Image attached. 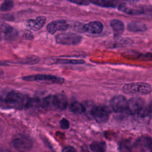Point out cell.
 <instances>
[{"label":"cell","mask_w":152,"mask_h":152,"mask_svg":"<svg viewBox=\"0 0 152 152\" xmlns=\"http://www.w3.org/2000/svg\"><path fill=\"white\" fill-rule=\"evenodd\" d=\"M90 148L94 152H105L106 144L104 141H94L90 145Z\"/></svg>","instance_id":"cell-18"},{"label":"cell","mask_w":152,"mask_h":152,"mask_svg":"<svg viewBox=\"0 0 152 152\" xmlns=\"http://www.w3.org/2000/svg\"><path fill=\"white\" fill-rule=\"evenodd\" d=\"M42 104L46 109L64 110L68 106V100L64 94L49 95L43 99Z\"/></svg>","instance_id":"cell-3"},{"label":"cell","mask_w":152,"mask_h":152,"mask_svg":"<svg viewBox=\"0 0 152 152\" xmlns=\"http://www.w3.org/2000/svg\"><path fill=\"white\" fill-rule=\"evenodd\" d=\"M24 80L28 81H36L38 82H43L48 84H62L64 79L52 75L38 74L36 75H28L22 78Z\"/></svg>","instance_id":"cell-7"},{"label":"cell","mask_w":152,"mask_h":152,"mask_svg":"<svg viewBox=\"0 0 152 152\" xmlns=\"http://www.w3.org/2000/svg\"><path fill=\"white\" fill-rule=\"evenodd\" d=\"M122 90L126 94L145 95L151 91V87L149 84L144 82L129 83L124 84Z\"/></svg>","instance_id":"cell-4"},{"label":"cell","mask_w":152,"mask_h":152,"mask_svg":"<svg viewBox=\"0 0 152 152\" xmlns=\"http://www.w3.org/2000/svg\"><path fill=\"white\" fill-rule=\"evenodd\" d=\"M90 114L97 122L105 123L109 119L110 110L106 106H95L91 109Z\"/></svg>","instance_id":"cell-8"},{"label":"cell","mask_w":152,"mask_h":152,"mask_svg":"<svg viewBox=\"0 0 152 152\" xmlns=\"http://www.w3.org/2000/svg\"><path fill=\"white\" fill-rule=\"evenodd\" d=\"M13 7V2L12 0H5L0 7L1 11H7L10 10Z\"/></svg>","instance_id":"cell-23"},{"label":"cell","mask_w":152,"mask_h":152,"mask_svg":"<svg viewBox=\"0 0 152 152\" xmlns=\"http://www.w3.org/2000/svg\"><path fill=\"white\" fill-rule=\"evenodd\" d=\"M68 28V24L64 20L53 21L49 23L46 27L48 31L50 34H54L57 31H65Z\"/></svg>","instance_id":"cell-11"},{"label":"cell","mask_w":152,"mask_h":152,"mask_svg":"<svg viewBox=\"0 0 152 152\" xmlns=\"http://www.w3.org/2000/svg\"><path fill=\"white\" fill-rule=\"evenodd\" d=\"M110 105L113 111L116 113L128 110V100L122 95H117L112 97L110 101Z\"/></svg>","instance_id":"cell-9"},{"label":"cell","mask_w":152,"mask_h":152,"mask_svg":"<svg viewBox=\"0 0 152 152\" xmlns=\"http://www.w3.org/2000/svg\"><path fill=\"white\" fill-rule=\"evenodd\" d=\"M46 17L44 16H39L34 19H29L26 21V26L30 29L37 31L42 28L45 24Z\"/></svg>","instance_id":"cell-13"},{"label":"cell","mask_w":152,"mask_h":152,"mask_svg":"<svg viewBox=\"0 0 152 152\" xmlns=\"http://www.w3.org/2000/svg\"><path fill=\"white\" fill-rule=\"evenodd\" d=\"M128 110L136 116L144 118L151 112V105L147 104L144 99L135 97L128 100Z\"/></svg>","instance_id":"cell-2"},{"label":"cell","mask_w":152,"mask_h":152,"mask_svg":"<svg viewBox=\"0 0 152 152\" xmlns=\"http://www.w3.org/2000/svg\"><path fill=\"white\" fill-rule=\"evenodd\" d=\"M127 28L130 31L133 32H142L147 30L146 25L140 21H131L127 25Z\"/></svg>","instance_id":"cell-15"},{"label":"cell","mask_w":152,"mask_h":152,"mask_svg":"<svg viewBox=\"0 0 152 152\" xmlns=\"http://www.w3.org/2000/svg\"><path fill=\"white\" fill-rule=\"evenodd\" d=\"M8 152H12V151H10V150H8Z\"/></svg>","instance_id":"cell-32"},{"label":"cell","mask_w":152,"mask_h":152,"mask_svg":"<svg viewBox=\"0 0 152 152\" xmlns=\"http://www.w3.org/2000/svg\"><path fill=\"white\" fill-rule=\"evenodd\" d=\"M72 2L77 3L78 4H87L90 0H69Z\"/></svg>","instance_id":"cell-27"},{"label":"cell","mask_w":152,"mask_h":152,"mask_svg":"<svg viewBox=\"0 0 152 152\" xmlns=\"http://www.w3.org/2000/svg\"><path fill=\"white\" fill-rule=\"evenodd\" d=\"M103 29V26L100 21H95L90 22L83 25V32H86L90 34H99Z\"/></svg>","instance_id":"cell-12"},{"label":"cell","mask_w":152,"mask_h":152,"mask_svg":"<svg viewBox=\"0 0 152 152\" xmlns=\"http://www.w3.org/2000/svg\"><path fill=\"white\" fill-rule=\"evenodd\" d=\"M118 7V10L126 14L132 15H138L144 12V8L142 7L126 3H121Z\"/></svg>","instance_id":"cell-10"},{"label":"cell","mask_w":152,"mask_h":152,"mask_svg":"<svg viewBox=\"0 0 152 152\" xmlns=\"http://www.w3.org/2000/svg\"><path fill=\"white\" fill-rule=\"evenodd\" d=\"M85 61L83 59H57L56 63L62 64H81L84 63Z\"/></svg>","instance_id":"cell-21"},{"label":"cell","mask_w":152,"mask_h":152,"mask_svg":"<svg viewBox=\"0 0 152 152\" xmlns=\"http://www.w3.org/2000/svg\"><path fill=\"white\" fill-rule=\"evenodd\" d=\"M69 109L72 112L74 113L81 114L86 112V107L83 104L78 102H74L71 104Z\"/></svg>","instance_id":"cell-19"},{"label":"cell","mask_w":152,"mask_h":152,"mask_svg":"<svg viewBox=\"0 0 152 152\" xmlns=\"http://www.w3.org/2000/svg\"><path fill=\"white\" fill-rule=\"evenodd\" d=\"M81 36L71 32L61 33L55 37L56 42L58 43L64 45H77L81 42Z\"/></svg>","instance_id":"cell-6"},{"label":"cell","mask_w":152,"mask_h":152,"mask_svg":"<svg viewBox=\"0 0 152 152\" xmlns=\"http://www.w3.org/2000/svg\"><path fill=\"white\" fill-rule=\"evenodd\" d=\"M123 1H128V2H137L139 0H123Z\"/></svg>","instance_id":"cell-28"},{"label":"cell","mask_w":152,"mask_h":152,"mask_svg":"<svg viewBox=\"0 0 152 152\" xmlns=\"http://www.w3.org/2000/svg\"><path fill=\"white\" fill-rule=\"evenodd\" d=\"M81 152H90V151L88 150H87V149H83Z\"/></svg>","instance_id":"cell-29"},{"label":"cell","mask_w":152,"mask_h":152,"mask_svg":"<svg viewBox=\"0 0 152 152\" xmlns=\"http://www.w3.org/2000/svg\"><path fill=\"white\" fill-rule=\"evenodd\" d=\"M31 98L21 93L12 91L4 99L5 104L10 107L17 109L28 108Z\"/></svg>","instance_id":"cell-1"},{"label":"cell","mask_w":152,"mask_h":152,"mask_svg":"<svg viewBox=\"0 0 152 152\" xmlns=\"http://www.w3.org/2000/svg\"><path fill=\"white\" fill-rule=\"evenodd\" d=\"M137 144L142 148H150L152 145V140L150 137H142L138 140Z\"/></svg>","instance_id":"cell-20"},{"label":"cell","mask_w":152,"mask_h":152,"mask_svg":"<svg viewBox=\"0 0 152 152\" xmlns=\"http://www.w3.org/2000/svg\"><path fill=\"white\" fill-rule=\"evenodd\" d=\"M151 110H152V106H151Z\"/></svg>","instance_id":"cell-33"},{"label":"cell","mask_w":152,"mask_h":152,"mask_svg":"<svg viewBox=\"0 0 152 152\" xmlns=\"http://www.w3.org/2000/svg\"><path fill=\"white\" fill-rule=\"evenodd\" d=\"M11 145L18 152H27L33 147V142L29 137L21 134L12 140Z\"/></svg>","instance_id":"cell-5"},{"label":"cell","mask_w":152,"mask_h":152,"mask_svg":"<svg viewBox=\"0 0 152 152\" xmlns=\"http://www.w3.org/2000/svg\"><path fill=\"white\" fill-rule=\"evenodd\" d=\"M1 30L3 32L6 39H12L17 35V30L8 24H2Z\"/></svg>","instance_id":"cell-16"},{"label":"cell","mask_w":152,"mask_h":152,"mask_svg":"<svg viewBox=\"0 0 152 152\" xmlns=\"http://www.w3.org/2000/svg\"><path fill=\"white\" fill-rule=\"evenodd\" d=\"M1 29H0V40H1V39H2V36H1Z\"/></svg>","instance_id":"cell-31"},{"label":"cell","mask_w":152,"mask_h":152,"mask_svg":"<svg viewBox=\"0 0 152 152\" xmlns=\"http://www.w3.org/2000/svg\"><path fill=\"white\" fill-rule=\"evenodd\" d=\"M120 150L122 152H129L130 146L128 142H123L120 144Z\"/></svg>","instance_id":"cell-25"},{"label":"cell","mask_w":152,"mask_h":152,"mask_svg":"<svg viewBox=\"0 0 152 152\" xmlns=\"http://www.w3.org/2000/svg\"><path fill=\"white\" fill-rule=\"evenodd\" d=\"M62 152H77L75 148L72 146L68 145L62 149Z\"/></svg>","instance_id":"cell-26"},{"label":"cell","mask_w":152,"mask_h":152,"mask_svg":"<svg viewBox=\"0 0 152 152\" xmlns=\"http://www.w3.org/2000/svg\"><path fill=\"white\" fill-rule=\"evenodd\" d=\"M40 58L36 56L31 55L28 57H26L25 59H23L21 63L24 64H34L39 62Z\"/></svg>","instance_id":"cell-22"},{"label":"cell","mask_w":152,"mask_h":152,"mask_svg":"<svg viewBox=\"0 0 152 152\" xmlns=\"http://www.w3.org/2000/svg\"><path fill=\"white\" fill-rule=\"evenodd\" d=\"M5 65V64L4 62L0 61V65Z\"/></svg>","instance_id":"cell-30"},{"label":"cell","mask_w":152,"mask_h":152,"mask_svg":"<svg viewBox=\"0 0 152 152\" xmlns=\"http://www.w3.org/2000/svg\"><path fill=\"white\" fill-rule=\"evenodd\" d=\"M59 125L63 129H67L69 127V122L66 118H62L59 122Z\"/></svg>","instance_id":"cell-24"},{"label":"cell","mask_w":152,"mask_h":152,"mask_svg":"<svg viewBox=\"0 0 152 152\" xmlns=\"http://www.w3.org/2000/svg\"><path fill=\"white\" fill-rule=\"evenodd\" d=\"M94 4L106 8H114L118 7L120 3V0H93L92 1Z\"/></svg>","instance_id":"cell-17"},{"label":"cell","mask_w":152,"mask_h":152,"mask_svg":"<svg viewBox=\"0 0 152 152\" xmlns=\"http://www.w3.org/2000/svg\"><path fill=\"white\" fill-rule=\"evenodd\" d=\"M151 152H152V150H151Z\"/></svg>","instance_id":"cell-34"},{"label":"cell","mask_w":152,"mask_h":152,"mask_svg":"<svg viewBox=\"0 0 152 152\" xmlns=\"http://www.w3.org/2000/svg\"><path fill=\"white\" fill-rule=\"evenodd\" d=\"M110 25L112 28L115 38H119L122 35L125 27L124 23L121 20L113 19L110 21Z\"/></svg>","instance_id":"cell-14"}]
</instances>
